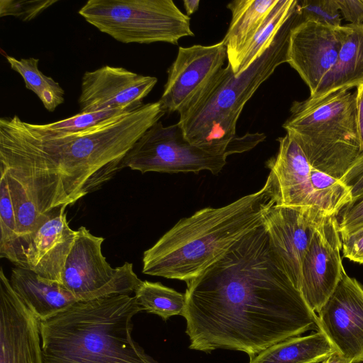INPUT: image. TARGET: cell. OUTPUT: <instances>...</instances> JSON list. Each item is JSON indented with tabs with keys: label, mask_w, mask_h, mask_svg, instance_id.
<instances>
[{
	"label": "cell",
	"mask_w": 363,
	"mask_h": 363,
	"mask_svg": "<svg viewBox=\"0 0 363 363\" xmlns=\"http://www.w3.org/2000/svg\"><path fill=\"white\" fill-rule=\"evenodd\" d=\"M340 180L350 191L351 203L363 196V153Z\"/></svg>",
	"instance_id": "cell-32"
},
{
	"label": "cell",
	"mask_w": 363,
	"mask_h": 363,
	"mask_svg": "<svg viewBox=\"0 0 363 363\" xmlns=\"http://www.w3.org/2000/svg\"><path fill=\"white\" fill-rule=\"evenodd\" d=\"M9 281L16 294L40 321L77 302L61 284L42 278L27 267H13Z\"/></svg>",
	"instance_id": "cell-19"
},
{
	"label": "cell",
	"mask_w": 363,
	"mask_h": 363,
	"mask_svg": "<svg viewBox=\"0 0 363 363\" xmlns=\"http://www.w3.org/2000/svg\"><path fill=\"white\" fill-rule=\"evenodd\" d=\"M318 330L353 363L363 362V286L344 269L335 289L318 313Z\"/></svg>",
	"instance_id": "cell-12"
},
{
	"label": "cell",
	"mask_w": 363,
	"mask_h": 363,
	"mask_svg": "<svg viewBox=\"0 0 363 363\" xmlns=\"http://www.w3.org/2000/svg\"><path fill=\"white\" fill-rule=\"evenodd\" d=\"M341 240L343 256L354 262L363 264V227L342 235Z\"/></svg>",
	"instance_id": "cell-33"
},
{
	"label": "cell",
	"mask_w": 363,
	"mask_h": 363,
	"mask_svg": "<svg viewBox=\"0 0 363 363\" xmlns=\"http://www.w3.org/2000/svg\"><path fill=\"white\" fill-rule=\"evenodd\" d=\"M276 202L275 186L269 174L256 192L180 219L144 252L143 273L185 282L196 277L263 224Z\"/></svg>",
	"instance_id": "cell-3"
},
{
	"label": "cell",
	"mask_w": 363,
	"mask_h": 363,
	"mask_svg": "<svg viewBox=\"0 0 363 363\" xmlns=\"http://www.w3.org/2000/svg\"><path fill=\"white\" fill-rule=\"evenodd\" d=\"M66 261L62 285L77 299L86 301L116 295H130L140 280L132 263L111 267L102 253L104 238L79 227Z\"/></svg>",
	"instance_id": "cell-9"
},
{
	"label": "cell",
	"mask_w": 363,
	"mask_h": 363,
	"mask_svg": "<svg viewBox=\"0 0 363 363\" xmlns=\"http://www.w3.org/2000/svg\"><path fill=\"white\" fill-rule=\"evenodd\" d=\"M164 113L158 101L72 132L48 130L17 115L1 118L0 174L19 184L46 218L113 178L135 143Z\"/></svg>",
	"instance_id": "cell-2"
},
{
	"label": "cell",
	"mask_w": 363,
	"mask_h": 363,
	"mask_svg": "<svg viewBox=\"0 0 363 363\" xmlns=\"http://www.w3.org/2000/svg\"><path fill=\"white\" fill-rule=\"evenodd\" d=\"M138 305L143 311L167 320L171 316L184 315L186 295L160 282L142 281L134 292Z\"/></svg>",
	"instance_id": "cell-25"
},
{
	"label": "cell",
	"mask_w": 363,
	"mask_h": 363,
	"mask_svg": "<svg viewBox=\"0 0 363 363\" xmlns=\"http://www.w3.org/2000/svg\"><path fill=\"white\" fill-rule=\"evenodd\" d=\"M78 13L123 43L177 45L181 38L194 36L191 18L172 0H89Z\"/></svg>",
	"instance_id": "cell-7"
},
{
	"label": "cell",
	"mask_w": 363,
	"mask_h": 363,
	"mask_svg": "<svg viewBox=\"0 0 363 363\" xmlns=\"http://www.w3.org/2000/svg\"><path fill=\"white\" fill-rule=\"evenodd\" d=\"M157 82L123 67L103 66L84 72L78 99L80 112L104 109L129 111L143 105V99Z\"/></svg>",
	"instance_id": "cell-13"
},
{
	"label": "cell",
	"mask_w": 363,
	"mask_h": 363,
	"mask_svg": "<svg viewBox=\"0 0 363 363\" xmlns=\"http://www.w3.org/2000/svg\"><path fill=\"white\" fill-rule=\"evenodd\" d=\"M40 320L0 269V363H43Z\"/></svg>",
	"instance_id": "cell-14"
},
{
	"label": "cell",
	"mask_w": 363,
	"mask_h": 363,
	"mask_svg": "<svg viewBox=\"0 0 363 363\" xmlns=\"http://www.w3.org/2000/svg\"><path fill=\"white\" fill-rule=\"evenodd\" d=\"M11 68L23 79L26 89L34 92L50 112H53L65 101V91L52 77L38 68L39 59L21 58L6 55Z\"/></svg>",
	"instance_id": "cell-23"
},
{
	"label": "cell",
	"mask_w": 363,
	"mask_h": 363,
	"mask_svg": "<svg viewBox=\"0 0 363 363\" xmlns=\"http://www.w3.org/2000/svg\"><path fill=\"white\" fill-rule=\"evenodd\" d=\"M123 111H126L111 108L95 112H79L68 118L40 125L51 130L78 131L92 127Z\"/></svg>",
	"instance_id": "cell-29"
},
{
	"label": "cell",
	"mask_w": 363,
	"mask_h": 363,
	"mask_svg": "<svg viewBox=\"0 0 363 363\" xmlns=\"http://www.w3.org/2000/svg\"><path fill=\"white\" fill-rule=\"evenodd\" d=\"M298 0H279L267 21L243 54L238 74L247 69L269 48L294 11Z\"/></svg>",
	"instance_id": "cell-26"
},
{
	"label": "cell",
	"mask_w": 363,
	"mask_h": 363,
	"mask_svg": "<svg viewBox=\"0 0 363 363\" xmlns=\"http://www.w3.org/2000/svg\"><path fill=\"white\" fill-rule=\"evenodd\" d=\"M0 257L16 266L27 267L6 175L0 174Z\"/></svg>",
	"instance_id": "cell-24"
},
{
	"label": "cell",
	"mask_w": 363,
	"mask_h": 363,
	"mask_svg": "<svg viewBox=\"0 0 363 363\" xmlns=\"http://www.w3.org/2000/svg\"><path fill=\"white\" fill-rule=\"evenodd\" d=\"M345 37V26L301 21L291 30L286 62L306 83L310 95L334 66Z\"/></svg>",
	"instance_id": "cell-15"
},
{
	"label": "cell",
	"mask_w": 363,
	"mask_h": 363,
	"mask_svg": "<svg viewBox=\"0 0 363 363\" xmlns=\"http://www.w3.org/2000/svg\"><path fill=\"white\" fill-rule=\"evenodd\" d=\"M322 363H353L351 360L345 358L337 351L331 354L324 359Z\"/></svg>",
	"instance_id": "cell-36"
},
{
	"label": "cell",
	"mask_w": 363,
	"mask_h": 363,
	"mask_svg": "<svg viewBox=\"0 0 363 363\" xmlns=\"http://www.w3.org/2000/svg\"><path fill=\"white\" fill-rule=\"evenodd\" d=\"M340 213L338 228L340 235H345L363 227V196L346 206Z\"/></svg>",
	"instance_id": "cell-31"
},
{
	"label": "cell",
	"mask_w": 363,
	"mask_h": 363,
	"mask_svg": "<svg viewBox=\"0 0 363 363\" xmlns=\"http://www.w3.org/2000/svg\"><path fill=\"white\" fill-rule=\"evenodd\" d=\"M134 296L77 301L40 321L43 363H158L132 337Z\"/></svg>",
	"instance_id": "cell-4"
},
{
	"label": "cell",
	"mask_w": 363,
	"mask_h": 363,
	"mask_svg": "<svg viewBox=\"0 0 363 363\" xmlns=\"http://www.w3.org/2000/svg\"><path fill=\"white\" fill-rule=\"evenodd\" d=\"M226 57L223 40L211 45L179 47L159 100L163 111H177L181 116L193 108L219 76Z\"/></svg>",
	"instance_id": "cell-10"
},
{
	"label": "cell",
	"mask_w": 363,
	"mask_h": 363,
	"mask_svg": "<svg viewBox=\"0 0 363 363\" xmlns=\"http://www.w3.org/2000/svg\"><path fill=\"white\" fill-rule=\"evenodd\" d=\"M298 9L302 21H311L337 28L342 18L335 0L298 1Z\"/></svg>",
	"instance_id": "cell-28"
},
{
	"label": "cell",
	"mask_w": 363,
	"mask_h": 363,
	"mask_svg": "<svg viewBox=\"0 0 363 363\" xmlns=\"http://www.w3.org/2000/svg\"><path fill=\"white\" fill-rule=\"evenodd\" d=\"M341 248L337 216L322 214L302 262L299 287L315 313L319 312L342 278Z\"/></svg>",
	"instance_id": "cell-11"
},
{
	"label": "cell",
	"mask_w": 363,
	"mask_h": 363,
	"mask_svg": "<svg viewBox=\"0 0 363 363\" xmlns=\"http://www.w3.org/2000/svg\"><path fill=\"white\" fill-rule=\"evenodd\" d=\"M356 92L339 91L294 101L282 127L300 145L311 166L341 179L362 154L357 126Z\"/></svg>",
	"instance_id": "cell-6"
},
{
	"label": "cell",
	"mask_w": 363,
	"mask_h": 363,
	"mask_svg": "<svg viewBox=\"0 0 363 363\" xmlns=\"http://www.w3.org/2000/svg\"><path fill=\"white\" fill-rule=\"evenodd\" d=\"M343 18L353 25L363 24V0H335Z\"/></svg>",
	"instance_id": "cell-34"
},
{
	"label": "cell",
	"mask_w": 363,
	"mask_h": 363,
	"mask_svg": "<svg viewBox=\"0 0 363 363\" xmlns=\"http://www.w3.org/2000/svg\"><path fill=\"white\" fill-rule=\"evenodd\" d=\"M184 6L188 16L195 13L199 6V0H184Z\"/></svg>",
	"instance_id": "cell-37"
},
{
	"label": "cell",
	"mask_w": 363,
	"mask_h": 363,
	"mask_svg": "<svg viewBox=\"0 0 363 363\" xmlns=\"http://www.w3.org/2000/svg\"><path fill=\"white\" fill-rule=\"evenodd\" d=\"M310 182L315 209L337 216L352 202L350 191L340 179L311 167Z\"/></svg>",
	"instance_id": "cell-27"
},
{
	"label": "cell",
	"mask_w": 363,
	"mask_h": 363,
	"mask_svg": "<svg viewBox=\"0 0 363 363\" xmlns=\"http://www.w3.org/2000/svg\"><path fill=\"white\" fill-rule=\"evenodd\" d=\"M302 21L297 5L269 48L247 69L235 75L228 65L199 102L177 123L192 144L230 155L260 143L259 135H236L237 121L245 104L280 65L286 62L291 29Z\"/></svg>",
	"instance_id": "cell-5"
},
{
	"label": "cell",
	"mask_w": 363,
	"mask_h": 363,
	"mask_svg": "<svg viewBox=\"0 0 363 363\" xmlns=\"http://www.w3.org/2000/svg\"><path fill=\"white\" fill-rule=\"evenodd\" d=\"M227 155L189 142L178 123L164 126L158 121L145 131L128 152L123 166L142 174L194 172L218 174Z\"/></svg>",
	"instance_id": "cell-8"
},
{
	"label": "cell",
	"mask_w": 363,
	"mask_h": 363,
	"mask_svg": "<svg viewBox=\"0 0 363 363\" xmlns=\"http://www.w3.org/2000/svg\"><path fill=\"white\" fill-rule=\"evenodd\" d=\"M356 101H357V111L356 119L357 126L360 141L361 150L363 153V88L362 86L357 88Z\"/></svg>",
	"instance_id": "cell-35"
},
{
	"label": "cell",
	"mask_w": 363,
	"mask_h": 363,
	"mask_svg": "<svg viewBox=\"0 0 363 363\" xmlns=\"http://www.w3.org/2000/svg\"><path fill=\"white\" fill-rule=\"evenodd\" d=\"M189 348L241 351L252 358L308 330L318 315L284 272L263 223L186 282Z\"/></svg>",
	"instance_id": "cell-1"
},
{
	"label": "cell",
	"mask_w": 363,
	"mask_h": 363,
	"mask_svg": "<svg viewBox=\"0 0 363 363\" xmlns=\"http://www.w3.org/2000/svg\"><path fill=\"white\" fill-rule=\"evenodd\" d=\"M57 2V0H0V16H14L27 22Z\"/></svg>",
	"instance_id": "cell-30"
},
{
	"label": "cell",
	"mask_w": 363,
	"mask_h": 363,
	"mask_svg": "<svg viewBox=\"0 0 363 363\" xmlns=\"http://www.w3.org/2000/svg\"><path fill=\"white\" fill-rule=\"evenodd\" d=\"M361 86H362V88H363V85H361Z\"/></svg>",
	"instance_id": "cell-38"
},
{
	"label": "cell",
	"mask_w": 363,
	"mask_h": 363,
	"mask_svg": "<svg viewBox=\"0 0 363 363\" xmlns=\"http://www.w3.org/2000/svg\"><path fill=\"white\" fill-rule=\"evenodd\" d=\"M277 155L266 162L276 191V205L313 208L311 164L302 148L289 134L277 139Z\"/></svg>",
	"instance_id": "cell-18"
},
{
	"label": "cell",
	"mask_w": 363,
	"mask_h": 363,
	"mask_svg": "<svg viewBox=\"0 0 363 363\" xmlns=\"http://www.w3.org/2000/svg\"><path fill=\"white\" fill-rule=\"evenodd\" d=\"M67 206H60L49 213L32 235L24 252L27 268L42 278L61 284L77 233L67 220Z\"/></svg>",
	"instance_id": "cell-17"
},
{
	"label": "cell",
	"mask_w": 363,
	"mask_h": 363,
	"mask_svg": "<svg viewBox=\"0 0 363 363\" xmlns=\"http://www.w3.org/2000/svg\"><path fill=\"white\" fill-rule=\"evenodd\" d=\"M344 26L345 37L337 60L308 97L312 101L363 85V24Z\"/></svg>",
	"instance_id": "cell-21"
},
{
	"label": "cell",
	"mask_w": 363,
	"mask_h": 363,
	"mask_svg": "<svg viewBox=\"0 0 363 363\" xmlns=\"http://www.w3.org/2000/svg\"><path fill=\"white\" fill-rule=\"evenodd\" d=\"M335 351L325 335L318 330L279 342L250 358V363H318Z\"/></svg>",
	"instance_id": "cell-22"
},
{
	"label": "cell",
	"mask_w": 363,
	"mask_h": 363,
	"mask_svg": "<svg viewBox=\"0 0 363 363\" xmlns=\"http://www.w3.org/2000/svg\"><path fill=\"white\" fill-rule=\"evenodd\" d=\"M323 213H325L313 208L274 206L264 218V224L272 249L298 290L302 262L317 221Z\"/></svg>",
	"instance_id": "cell-16"
},
{
	"label": "cell",
	"mask_w": 363,
	"mask_h": 363,
	"mask_svg": "<svg viewBox=\"0 0 363 363\" xmlns=\"http://www.w3.org/2000/svg\"><path fill=\"white\" fill-rule=\"evenodd\" d=\"M279 0H235L227 5L232 13L228 30L222 40L228 65L238 75L244 52L267 21Z\"/></svg>",
	"instance_id": "cell-20"
}]
</instances>
